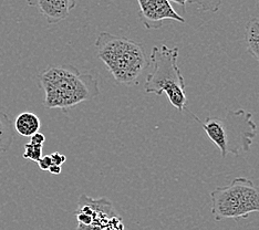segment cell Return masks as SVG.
<instances>
[{"label": "cell", "instance_id": "cell-1", "mask_svg": "<svg viewBox=\"0 0 259 230\" xmlns=\"http://www.w3.org/2000/svg\"><path fill=\"white\" fill-rule=\"evenodd\" d=\"M38 84L47 109H71L100 94L99 74L81 72L71 64H52L39 75Z\"/></svg>", "mask_w": 259, "mask_h": 230}, {"label": "cell", "instance_id": "cell-2", "mask_svg": "<svg viewBox=\"0 0 259 230\" xmlns=\"http://www.w3.org/2000/svg\"><path fill=\"white\" fill-rule=\"evenodd\" d=\"M101 59L116 83L138 85L150 60L142 43L109 32H100L96 41Z\"/></svg>", "mask_w": 259, "mask_h": 230}, {"label": "cell", "instance_id": "cell-3", "mask_svg": "<svg viewBox=\"0 0 259 230\" xmlns=\"http://www.w3.org/2000/svg\"><path fill=\"white\" fill-rule=\"evenodd\" d=\"M209 140L219 147L221 155H240L249 152L252 141L257 135V125L252 114L245 110L228 111L222 119L207 117L204 123L198 119Z\"/></svg>", "mask_w": 259, "mask_h": 230}, {"label": "cell", "instance_id": "cell-4", "mask_svg": "<svg viewBox=\"0 0 259 230\" xmlns=\"http://www.w3.org/2000/svg\"><path fill=\"white\" fill-rule=\"evenodd\" d=\"M179 55L178 47L168 48L165 44L154 47L151 53L154 69L146 76L144 88L146 93L158 97L166 93L170 104L182 112L186 109L187 97L185 81L178 64Z\"/></svg>", "mask_w": 259, "mask_h": 230}, {"label": "cell", "instance_id": "cell-5", "mask_svg": "<svg viewBox=\"0 0 259 230\" xmlns=\"http://www.w3.org/2000/svg\"><path fill=\"white\" fill-rule=\"evenodd\" d=\"M211 214L217 221L247 219L259 212V187L250 179L237 177L228 186L217 187L210 193Z\"/></svg>", "mask_w": 259, "mask_h": 230}, {"label": "cell", "instance_id": "cell-6", "mask_svg": "<svg viewBox=\"0 0 259 230\" xmlns=\"http://www.w3.org/2000/svg\"><path fill=\"white\" fill-rule=\"evenodd\" d=\"M115 216L112 203L107 198L93 199L82 195L75 210L78 226L74 230H111Z\"/></svg>", "mask_w": 259, "mask_h": 230}, {"label": "cell", "instance_id": "cell-7", "mask_svg": "<svg viewBox=\"0 0 259 230\" xmlns=\"http://www.w3.org/2000/svg\"><path fill=\"white\" fill-rule=\"evenodd\" d=\"M139 16L146 29H158L165 20L185 23V19L173 9L169 0H138Z\"/></svg>", "mask_w": 259, "mask_h": 230}, {"label": "cell", "instance_id": "cell-8", "mask_svg": "<svg viewBox=\"0 0 259 230\" xmlns=\"http://www.w3.org/2000/svg\"><path fill=\"white\" fill-rule=\"evenodd\" d=\"M51 25L66 19L75 8L76 0H27Z\"/></svg>", "mask_w": 259, "mask_h": 230}, {"label": "cell", "instance_id": "cell-9", "mask_svg": "<svg viewBox=\"0 0 259 230\" xmlns=\"http://www.w3.org/2000/svg\"><path fill=\"white\" fill-rule=\"evenodd\" d=\"M41 127V121L34 113L31 112H23L20 113L14 123L15 131L21 136L31 137L33 134L39 132Z\"/></svg>", "mask_w": 259, "mask_h": 230}, {"label": "cell", "instance_id": "cell-10", "mask_svg": "<svg viewBox=\"0 0 259 230\" xmlns=\"http://www.w3.org/2000/svg\"><path fill=\"white\" fill-rule=\"evenodd\" d=\"M15 139V128L11 117L0 111V154L6 153L13 144Z\"/></svg>", "mask_w": 259, "mask_h": 230}, {"label": "cell", "instance_id": "cell-11", "mask_svg": "<svg viewBox=\"0 0 259 230\" xmlns=\"http://www.w3.org/2000/svg\"><path fill=\"white\" fill-rule=\"evenodd\" d=\"M246 44L249 55L259 63V17L251 18L247 23Z\"/></svg>", "mask_w": 259, "mask_h": 230}, {"label": "cell", "instance_id": "cell-12", "mask_svg": "<svg viewBox=\"0 0 259 230\" xmlns=\"http://www.w3.org/2000/svg\"><path fill=\"white\" fill-rule=\"evenodd\" d=\"M42 145H36L29 142L25 145V152H23V158L28 161L38 162L42 157Z\"/></svg>", "mask_w": 259, "mask_h": 230}, {"label": "cell", "instance_id": "cell-13", "mask_svg": "<svg viewBox=\"0 0 259 230\" xmlns=\"http://www.w3.org/2000/svg\"><path fill=\"white\" fill-rule=\"evenodd\" d=\"M223 0H190L188 4L196 5L197 7L204 11H211L216 13L220 9Z\"/></svg>", "mask_w": 259, "mask_h": 230}, {"label": "cell", "instance_id": "cell-14", "mask_svg": "<svg viewBox=\"0 0 259 230\" xmlns=\"http://www.w3.org/2000/svg\"><path fill=\"white\" fill-rule=\"evenodd\" d=\"M38 163V166L41 170H49V168L52 166V159L50 155H46L44 157H41Z\"/></svg>", "mask_w": 259, "mask_h": 230}, {"label": "cell", "instance_id": "cell-15", "mask_svg": "<svg viewBox=\"0 0 259 230\" xmlns=\"http://www.w3.org/2000/svg\"><path fill=\"white\" fill-rule=\"evenodd\" d=\"M50 156H51V159H52V164L58 165V166H62V164L66 163V161H67V157L62 155V154H60L59 152L52 153Z\"/></svg>", "mask_w": 259, "mask_h": 230}, {"label": "cell", "instance_id": "cell-16", "mask_svg": "<svg viewBox=\"0 0 259 230\" xmlns=\"http://www.w3.org/2000/svg\"><path fill=\"white\" fill-rule=\"evenodd\" d=\"M45 142H46V136L44 134H41V133H36V134H33L32 136L30 137V143H32V144H36V145H42L44 146V144H45Z\"/></svg>", "mask_w": 259, "mask_h": 230}, {"label": "cell", "instance_id": "cell-17", "mask_svg": "<svg viewBox=\"0 0 259 230\" xmlns=\"http://www.w3.org/2000/svg\"><path fill=\"white\" fill-rule=\"evenodd\" d=\"M49 172L51 174H54V175H59V174H61V172H62V167L58 166V165L52 164V166L49 168Z\"/></svg>", "mask_w": 259, "mask_h": 230}, {"label": "cell", "instance_id": "cell-18", "mask_svg": "<svg viewBox=\"0 0 259 230\" xmlns=\"http://www.w3.org/2000/svg\"><path fill=\"white\" fill-rule=\"evenodd\" d=\"M169 2H173L175 4H178L180 6H182V7L185 8V6L187 3H190V0H169Z\"/></svg>", "mask_w": 259, "mask_h": 230}, {"label": "cell", "instance_id": "cell-19", "mask_svg": "<svg viewBox=\"0 0 259 230\" xmlns=\"http://www.w3.org/2000/svg\"><path fill=\"white\" fill-rule=\"evenodd\" d=\"M258 8H259V0H258Z\"/></svg>", "mask_w": 259, "mask_h": 230}]
</instances>
